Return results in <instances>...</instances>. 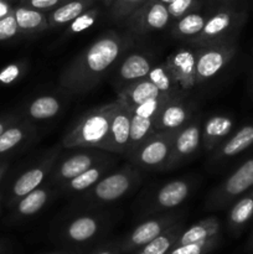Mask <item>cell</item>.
Listing matches in <instances>:
<instances>
[{"mask_svg": "<svg viewBox=\"0 0 253 254\" xmlns=\"http://www.w3.org/2000/svg\"><path fill=\"white\" fill-rule=\"evenodd\" d=\"M206 19H207V16L205 14L196 11V10L188 12L180 19L174 21L173 26H171V34L175 39L184 40L188 44H190L202 31Z\"/></svg>", "mask_w": 253, "mask_h": 254, "instance_id": "f546056e", "label": "cell"}, {"mask_svg": "<svg viewBox=\"0 0 253 254\" xmlns=\"http://www.w3.org/2000/svg\"><path fill=\"white\" fill-rule=\"evenodd\" d=\"M7 168H9L7 163H0V183H1L2 178H4V175H5V173L7 171Z\"/></svg>", "mask_w": 253, "mask_h": 254, "instance_id": "ee69618b", "label": "cell"}, {"mask_svg": "<svg viewBox=\"0 0 253 254\" xmlns=\"http://www.w3.org/2000/svg\"><path fill=\"white\" fill-rule=\"evenodd\" d=\"M111 156L112 153L102 149H76L74 153L64 158L60 156L46 183L54 188H59L61 184L76 178L79 174Z\"/></svg>", "mask_w": 253, "mask_h": 254, "instance_id": "8992f818", "label": "cell"}, {"mask_svg": "<svg viewBox=\"0 0 253 254\" xmlns=\"http://www.w3.org/2000/svg\"><path fill=\"white\" fill-rule=\"evenodd\" d=\"M253 148V123L245 124L233 131L222 144L211 153L210 165L213 168L223 165L227 161Z\"/></svg>", "mask_w": 253, "mask_h": 254, "instance_id": "2e32d148", "label": "cell"}, {"mask_svg": "<svg viewBox=\"0 0 253 254\" xmlns=\"http://www.w3.org/2000/svg\"><path fill=\"white\" fill-rule=\"evenodd\" d=\"M26 69L27 64L25 61L14 62V64H7V66H5L0 71V84H2V86L12 84L14 82H16L17 79H20L24 76Z\"/></svg>", "mask_w": 253, "mask_h": 254, "instance_id": "8d00e7d4", "label": "cell"}, {"mask_svg": "<svg viewBox=\"0 0 253 254\" xmlns=\"http://www.w3.org/2000/svg\"><path fill=\"white\" fill-rule=\"evenodd\" d=\"M251 189H253V154L211 191L205 207L211 211L227 208Z\"/></svg>", "mask_w": 253, "mask_h": 254, "instance_id": "5b68a950", "label": "cell"}, {"mask_svg": "<svg viewBox=\"0 0 253 254\" xmlns=\"http://www.w3.org/2000/svg\"><path fill=\"white\" fill-rule=\"evenodd\" d=\"M201 127H202V117L195 116L188 124L176 131L170 156L164 170H174L198 153V150L202 148Z\"/></svg>", "mask_w": 253, "mask_h": 254, "instance_id": "9c48e42d", "label": "cell"}, {"mask_svg": "<svg viewBox=\"0 0 253 254\" xmlns=\"http://www.w3.org/2000/svg\"><path fill=\"white\" fill-rule=\"evenodd\" d=\"M141 181V173L133 164L111 173L101 179L89 190L81 193L79 200L91 206L109 205L130 193Z\"/></svg>", "mask_w": 253, "mask_h": 254, "instance_id": "3957f363", "label": "cell"}, {"mask_svg": "<svg viewBox=\"0 0 253 254\" xmlns=\"http://www.w3.org/2000/svg\"><path fill=\"white\" fill-rule=\"evenodd\" d=\"M171 21L173 20L169 14L168 5L158 0H148L126 19L129 31L138 35L161 31L166 29Z\"/></svg>", "mask_w": 253, "mask_h": 254, "instance_id": "8fae6325", "label": "cell"}, {"mask_svg": "<svg viewBox=\"0 0 253 254\" xmlns=\"http://www.w3.org/2000/svg\"><path fill=\"white\" fill-rule=\"evenodd\" d=\"M176 131H154L129 158L136 168L164 170L171 153Z\"/></svg>", "mask_w": 253, "mask_h": 254, "instance_id": "ba28073f", "label": "cell"}, {"mask_svg": "<svg viewBox=\"0 0 253 254\" xmlns=\"http://www.w3.org/2000/svg\"><path fill=\"white\" fill-rule=\"evenodd\" d=\"M154 122H155V118L131 113L130 138H129V145L128 149H126V158H130L134 154V151L155 131Z\"/></svg>", "mask_w": 253, "mask_h": 254, "instance_id": "1f68e13d", "label": "cell"}, {"mask_svg": "<svg viewBox=\"0 0 253 254\" xmlns=\"http://www.w3.org/2000/svg\"><path fill=\"white\" fill-rule=\"evenodd\" d=\"M12 12L19 26L20 35H34L50 29L47 12L19 5L12 7Z\"/></svg>", "mask_w": 253, "mask_h": 254, "instance_id": "484cf974", "label": "cell"}, {"mask_svg": "<svg viewBox=\"0 0 253 254\" xmlns=\"http://www.w3.org/2000/svg\"><path fill=\"white\" fill-rule=\"evenodd\" d=\"M253 218V189L233 201L227 216L228 231L238 236Z\"/></svg>", "mask_w": 253, "mask_h": 254, "instance_id": "603a6c76", "label": "cell"}, {"mask_svg": "<svg viewBox=\"0 0 253 254\" xmlns=\"http://www.w3.org/2000/svg\"><path fill=\"white\" fill-rule=\"evenodd\" d=\"M146 78L160 91L161 94L168 97H176L179 94H184L179 88L178 83L174 79L173 74L169 71L166 62L164 64H154Z\"/></svg>", "mask_w": 253, "mask_h": 254, "instance_id": "d6a6232c", "label": "cell"}, {"mask_svg": "<svg viewBox=\"0 0 253 254\" xmlns=\"http://www.w3.org/2000/svg\"><path fill=\"white\" fill-rule=\"evenodd\" d=\"M11 11H12V7L10 6L6 1H4V0H0V19L6 16V15L10 14Z\"/></svg>", "mask_w": 253, "mask_h": 254, "instance_id": "7bdbcfd3", "label": "cell"}, {"mask_svg": "<svg viewBox=\"0 0 253 254\" xmlns=\"http://www.w3.org/2000/svg\"><path fill=\"white\" fill-rule=\"evenodd\" d=\"M60 151H61V146H55L50 149L39 163L24 171L15 180L11 186V192H10V206H14L20 198L44 185L46 180H49L50 174L60 158Z\"/></svg>", "mask_w": 253, "mask_h": 254, "instance_id": "30bf717a", "label": "cell"}, {"mask_svg": "<svg viewBox=\"0 0 253 254\" xmlns=\"http://www.w3.org/2000/svg\"><path fill=\"white\" fill-rule=\"evenodd\" d=\"M196 47V84L215 78L227 67L238 51L237 42Z\"/></svg>", "mask_w": 253, "mask_h": 254, "instance_id": "52a82bcc", "label": "cell"}, {"mask_svg": "<svg viewBox=\"0 0 253 254\" xmlns=\"http://www.w3.org/2000/svg\"><path fill=\"white\" fill-rule=\"evenodd\" d=\"M246 20H247V12L245 10L226 5L207 16L202 31L189 45L206 46V45L236 41V37L245 25Z\"/></svg>", "mask_w": 253, "mask_h": 254, "instance_id": "277c9868", "label": "cell"}, {"mask_svg": "<svg viewBox=\"0 0 253 254\" xmlns=\"http://www.w3.org/2000/svg\"><path fill=\"white\" fill-rule=\"evenodd\" d=\"M4 253V246H2V243H0V254Z\"/></svg>", "mask_w": 253, "mask_h": 254, "instance_id": "681fc988", "label": "cell"}, {"mask_svg": "<svg viewBox=\"0 0 253 254\" xmlns=\"http://www.w3.org/2000/svg\"><path fill=\"white\" fill-rule=\"evenodd\" d=\"M114 164H116L114 156H111L93 165L84 173L79 174L76 178L61 184L59 188L66 193H83L84 191L89 190L92 186L96 185L103 176H106L113 169Z\"/></svg>", "mask_w": 253, "mask_h": 254, "instance_id": "44dd1931", "label": "cell"}, {"mask_svg": "<svg viewBox=\"0 0 253 254\" xmlns=\"http://www.w3.org/2000/svg\"><path fill=\"white\" fill-rule=\"evenodd\" d=\"M221 242L220 237H213L201 242L188 243L183 246H175L168 254H208L215 251Z\"/></svg>", "mask_w": 253, "mask_h": 254, "instance_id": "e575fe53", "label": "cell"}, {"mask_svg": "<svg viewBox=\"0 0 253 254\" xmlns=\"http://www.w3.org/2000/svg\"><path fill=\"white\" fill-rule=\"evenodd\" d=\"M222 2H226V5H231V1H233V0H221ZM232 6V5H231Z\"/></svg>", "mask_w": 253, "mask_h": 254, "instance_id": "c3c4849f", "label": "cell"}, {"mask_svg": "<svg viewBox=\"0 0 253 254\" xmlns=\"http://www.w3.org/2000/svg\"><path fill=\"white\" fill-rule=\"evenodd\" d=\"M35 135V128L29 121L19 119L0 134V156L7 155L25 145Z\"/></svg>", "mask_w": 253, "mask_h": 254, "instance_id": "d4e9b609", "label": "cell"}, {"mask_svg": "<svg viewBox=\"0 0 253 254\" xmlns=\"http://www.w3.org/2000/svg\"><path fill=\"white\" fill-rule=\"evenodd\" d=\"M198 4V0H174L173 2L168 5L169 14L171 20H178L181 16L186 15L188 12L193 11Z\"/></svg>", "mask_w": 253, "mask_h": 254, "instance_id": "f35d334b", "label": "cell"}, {"mask_svg": "<svg viewBox=\"0 0 253 254\" xmlns=\"http://www.w3.org/2000/svg\"><path fill=\"white\" fill-rule=\"evenodd\" d=\"M183 220L179 213H165V215L156 216V217L149 218L144 221L140 225L136 226L128 236L124 237L118 245L121 253H133L134 251L139 250L146 243L153 241L158 236H160L164 231L168 230L176 222Z\"/></svg>", "mask_w": 253, "mask_h": 254, "instance_id": "7c38bea8", "label": "cell"}, {"mask_svg": "<svg viewBox=\"0 0 253 254\" xmlns=\"http://www.w3.org/2000/svg\"><path fill=\"white\" fill-rule=\"evenodd\" d=\"M184 230V222L180 220L164 231L160 236L154 238L145 246H143L139 250L134 251L133 254H168L173 247H175L179 237Z\"/></svg>", "mask_w": 253, "mask_h": 254, "instance_id": "4dcf8cb0", "label": "cell"}, {"mask_svg": "<svg viewBox=\"0 0 253 254\" xmlns=\"http://www.w3.org/2000/svg\"><path fill=\"white\" fill-rule=\"evenodd\" d=\"M221 236V223L220 220L215 216H210L203 220L198 221L197 223H193L190 227L185 228L181 232L178 242L175 246L188 245V243L201 242V241L210 240L213 237H220Z\"/></svg>", "mask_w": 253, "mask_h": 254, "instance_id": "83f0119b", "label": "cell"}, {"mask_svg": "<svg viewBox=\"0 0 253 254\" xmlns=\"http://www.w3.org/2000/svg\"><path fill=\"white\" fill-rule=\"evenodd\" d=\"M153 66V57L149 55L144 52H126L116 64L117 84L122 88L131 82L146 78Z\"/></svg>", "mask_w": 253, "mask_h": 254, "instance_id": "ac0fdd59", "label": "cell"}, {"mask_svg": "<svg viewBox=\"0 0 253 254\" xmlns=\"http://www.w3.org/2000/svg\"><path fill=\"white\" fill-rule=\"evenodd\" d=\"M195 107L184 94L168 99L154 122L155 131H178L195 117Z\"/></svg>", "mask_w": 253, "mask_h": 254, "instance_id": "4fadbf2b", "label": "cell"}, {"mask_svg": "<svg viewBox=\"0 0 253 254\" xmlns=\"http://www.w3.org/2000/svg\"><path fill=\"white\" fill-rule=\"evenodd\" d=\"M19 119L20 118H17V117H14V116H7V117H2V118H0V134H1L7 127L14 124L15 122H17Z\"/></svg>", "mask_w": 253, "mask_h": 254, "instance_id": "b9f144b4", "label": "cell"}, {"mask_svg": "<svg viewBox=\"0 0 253 254\" xmlns=\"http://www.w3.org/2000/svg\"><path fill=\"white\" fill-rule=\"evenodd\" d=\"M101 15V9L98 6H92L84 12H82L79 16H77L73 21L66 25V35L71 36V35L81 34V32L89 30L99 19Z\"/></svg>", "mask_w": 253, "mask_h": 254, "instance_id": "836d02e7", "label": "cell"}, {"mask_svg": "<svg viewBox=\"0 0 253 254\" xmlns=\"http://www.w3.org/2000/svg\"><path fill=\"white\" fill-rule=\"evenodd\" d=\"M233 129H235V119L227 114H212L202 119L201 143L203 150L212 153L232 134Z\"/></svg>", "mask_w": 253, "mask_h": 254, "instance_id": "d6986e66", "label": "cell"}, {"mask_svg": "<svg viewBox=\"0 0 253 254\" xmlns=\"http://www.w3.org/2000/svg\"><path fill=\"white\" fill-rule=\"evenodd\" d=\"M91 254H121L118 246H103V247L97 248Z\"/></svg>", "mask_w": 253, "mask_h": 254, "instance_id": "60d3db41", "label": "cell"}, {"mask_svg": "<svg viewBox=\"0 0 253 254\" xmlns=\"http://www.w3.org/2000/svg\"><path fill=\"white\" fill-rule=\"evenodd\" d=\"M193 183L189 179H176L164 184L155 192L146 208V215L165 212L183 205L190 196Z\"/></svg>", "mask_w": 253, "mask_h": 254, "instance_id": "5bb4252c", "label": "cell"}, {"mask_svg": "<svg viewBox=\"0 0 253 254\" xmlns=\"http://www.w3.org/2000/svg\"><path fill=\"white\" fill-rule=\"evenodd\" d=\"M66 1L68 0H21V5L40 10V11L50 12Z\"/></svg>", "mask_w": 253, "mask_h": 254, "instance_id": "ab89813d", "label": "cell"}, {"mask_svg": "<svg viewBox=\"0 0 253 254\" xmlns=\"http://www.w3.org/2000/svg\"><path fill=\"white\" fill-rule=\"evenodd\" d=\"M52 254H73V253H67V252H57V253H52Z\"/></svg>", "mask_w": 253, "mask_h": 254, "instance_id": "f907efd6", "label": "cell"}, {"mask_svg": "<svg viewBox=\"0 0 253 254\" xmlns=\"http://www.w3.org/2000/svg\"><path fill=\"white\" fill-rule=\"evenodd\" d=\"M159 96H164V94H161L160 91L148 78H143L122 87L117 96V101L122 106L131 111L135 107L145 103L149 99Z\"/></svg>", "mask_w": 253, "mask_h": 254, "instance_id": "7402d4cb", "label": "cell"}, {"mask_svg": "<svg viewBox=\"0 0 253 254\" xmlns=\"http://www.w3.org/2000/svg\"><path fill=\"white\" fill-rule=\"evenodd\" d=\"M158 1L163 2V4H165V5H169V4H170V2H173L174 0H158Z\"/></svg>", "mask_w": 253, "mask_h": 254, "instance_id": "7dc6e473", "label": "cell"}, {"mask_svg": "<svg viewBox=\"0 0 253 254\" xmlns=\"http://www.w3.org/2000/svg\"><path fill=\"white\" fill-rule=\"evenodd\" d=\"M118 102L91 109L81 117L73 128L64 134L61 146L66 149H102L107 151L112 114Z\"/></svg>", "mask_w": 253, "mask_h": 254, "instance_id": "7a4b0ae2", "label": "cell"}, {"mask_svg": "<svg viewBox=\"0 0 253 254\" xmlns=\"http://www.w3.org/2000/svg\"><path fill=\"white\" fill-rule=\"evenodd\" d=\"M17 35H20V30L14 12L11 11L6 16L0 19V41H7L16 37Z\"/></svg>", "mask_w": 253, "mask_h": 254, "instance_id": "74e56055", "label": "cell"}, {"mask_svg": "<svg viewBox=\"0 0 253 254\" xmlns=\"http://www.w3.org/2000/svg\"><path fill=\"white\" fill-rule=\"evenodd\" d=\"M131 42L129 35L116 30L103 32L64 67L60 86L68 93L89 92L118 64Z\"/></svg>", "mask_w": 253, "mask_h": 254, "instance_id": "6da1fadb", "label": "cell"}, {"mask_svg": "<svg viewBox=\"0 0 253 254\" xmlns=\"http://www.w3.org/2000/svg\"><path fill=\"white\" fill-rule=\"evenodd\" d=\"M54 186L45 183L44 185L35 189L34 191L25 195L24 197H21L15 203V215L21 218L31 217V216L36 215L49 203V201L54 197Z\"/></svg>", "mask_w": 253, "mask_h": 254, "instance_id": "cb8c5ba5", "label": "cell"}, {"mask_svg": "<svg viewBox=\"0 0 253 254\" xmlns=\"http://www.w3.org/2000/svg\"><path fill=\"white\" fill-rule=\"evenodd\" d=\"M113 1L114 0H102V2H103V5L107 7V9H109V7L112 6Z\"/></svg>", "mask_w": 253, "mask_h": 254, "instance_id": "bcb514c9", "label": "cell"}, {"mask_svg": "<svg viewBox=\"0 0 253 254\" xmlns=\"http://www.w3.org/2000/svg\"><path fill=\"white\" fill-rule=\"evenodd\" d=\"M61 99L54 94L39 96L29 102L25 108L26 118L34 122H45L55 118L61 112Z\"/></svg>", "mask_w": 253, "mask_h": 254, "instance_id": "f1b7e54d", "label": "cell"}, {"mask_svg": "<svg viewBox=\"0 0 253 254\" xmlns=\"http://www.w3.org/2000/svg\"><path fill=\"white\" fill-rule=\"evenodd\" d=\"M247 250H248V252H253V231H252V233H251L250 240H248Z\"/></svg>", "mask_w": 253, "mask_h": 254, "instance_id": "f6af8a7d", "label": "cell"}, {"mask_svg": "<svg viewBox=\"0 0 253 254\" xmlns=\"http://www.w3.org/2000/svg\"><path fill=\"white\" fill-rule=\"evenodd\" d=\"M169 71L183 93L196 86V47L184 46L175 50L166 59Z\"/></svg>", "mask_w": 253, "mask_h": 254, "instance_id": "9a60e30c", "label": "cell"}, {"mask_svg": "<svg viewBox=\"0 0 253 254\" xmlns=\"http://www.w3.org/2000/svg\"><path fill=\"white\" fill-rule=\"evenodd\" d=\"M148 0H114L112 6L109 7V15L112 20L117 22L126 21V17L138 9L139 6L146 2Z\"/></svg>", "mask_w": 253, "mask_h": 254, "instance_id": "d590c367", "label": "cell"}, {"mask_svg": "<svg viewBox=\"0 0 253 254\" xmlns=\"http://www.w3.org/2000/svg\"><path fill=\"white\" fill-rule=\"evenodd\" d=\"M104 227V218L98 215H79L69 220L62 230V237L67 242L81 245L96 238Z\"/></svg>", "mask_w": 253, "mask_h": 254, "instance_id": "ffe728a7", "label": "cell"}, {"mask_svg": "<svg viewBox=\"0 0 253 254\" xmlns=\"http://www.w3.org/2000/svg\"><path fill=\"white\" fill-rule=\"evenodd\" d=\"M130 122L131 112L118 102L112 114L107 151L116 155L126 156L130 138Z\"/></svg>", "mask_w": 253, "mask_h": 254, "instance_id": "e0dca14e", "label": "cell"}, {"mask_svg": "<svg viewBox=\"0 0 253 254\" xmlns=\"http://www.w3.org/2000/svg\"><path fill=\"white\" fill-rule=\"evenodd\" d=\"M96 1L97 0H68V1L63 2L56 9L47 12L50 29L66 26L69 22L73 21L77 16H79L82 12L94 6Z\"/></svg>", "mask_w": 253, "mask_h": 254, "instance_id": "4316f807", "label": "cell"}]
</instances>
